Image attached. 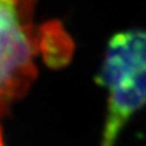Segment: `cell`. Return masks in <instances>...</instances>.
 <instances>
[{"label":"cell","mask_w":146,"mask_h":146,"mask_svg":"<svg viewBox=\"0 0 146 146\" xmlns=\"http://www.w3.org/2000/svg\"><path fill=\"white\" fill-rule=\"evenodd\" d=\"M36 0H0V116L23 98L36 77Z\"/></svg>","instance_id":"7a4b0ae2"},{"label":"cell","mask_w":146,"mask_h":146,"mask_svg":"<svg viewBox=\"0 0 146 146\" xmlns=\"http://www.w3.org/2000/svg\"><path fill=\"white\" fill-rule=\"evenodd\" d=\"M99 84L107 91L101 146H113L130 118L146 106V31H127L110 40Z\"/></svg>","instance_id":"6da1fadb"},{"label":"cell","mask_w":146,"mask_h":146,"mask_svg":"<svg viewBox=\"0 0 146 146\" xmlns=\"http://www.w3.org/2000/svg\"><path fill=\"white\" fill-rule=\"evenodd\" d=\"M0 146H4V141H3V135H1V129H0Z\"/></svg>","instance_id":"3957f363"}]
</instances>
